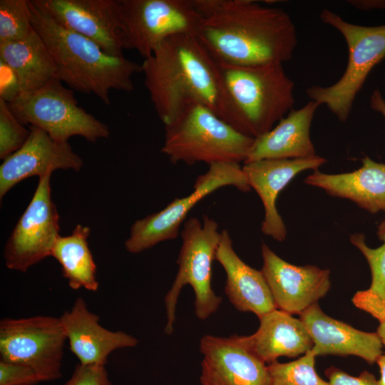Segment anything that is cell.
Returning <instances> with one entry per match:
<instances>
[{
  "mask_svg": "<svg viewBox=\"0 0 385 385\" xmlns=\"http://www.w3.org/2000/svg\"><path fill=\"white\" fill-rule=\"evenodd\" d=\"M51 174L38 178L28 207L5 245L7 268L21 272L48 256L59 237V215L51 198Z\"/></svg>",
  "mask_w": 385,
  "mask_h": 385,
  "instance_id": "7c38bea8",
  "label": "cell"
},
{
  "mask_svg": "<svg viewBox=\"0 0 385 385\" xmlns=\"http://www.w3.org/2000/svg\"><path fill=\"white\" fill-rule=\"evenodd\" d=\"M262 272L276 308L300 314L318 303L331 287L330 271L315 265L297 266L279 257L265 243L261 245Z\"/></svg>",
  "mask_w": 385,
  "mask_h": 385,
  "instance_id": "4fadbf2b",
  "label": "cell"
},
{
  "mask_svg": "<svg viewBox=\"0 0 385 385\" xmlns=\"http://www.w3.org/2000/svg\"><path fill=\"white\" fill-rule=\"evenodd\" d=\"M217 63L222 82V119L242 134L256 138L293 109L294 83L282 63Z\"/></svg>",
  "mask_w": 385,
  "mask_h": 385,
  "instance_id": "277c9868",
  "label": "cell"
},
{
  "mask_svg": "<svg viewBox=\"0 0 385 385\" xmlns=\"http://www.w3.org/2000/svg\"><path fill=\"white\" fill-rule=\"evenodd\" d=\"M0 61L15 71L22 93L36 91L57 78L56 63L34 29L24 39L0 43Z\"/></svg>",
  "mask_w": 385,
  "mask_h": 385,
  "instance_id": "cb8c5ba5",
  "label": "cell"
},
{
  "mask_svg": "<svg viewBox=\"0 0 385 385\" xmlns=\"http://www.w3.org/2000/svg\"><path fill=\"white\" fill-rule=\"evenodd\" d=\"M315 357L309 351L289 362L276 361L267 364V385H329L317 374Z\"/></svg>",
  "mask_w": 385,
  "mask_h": 385,
  "instance_id": "484cf974",
  "label": "cell"
},
{
  "mask_svg": "<svg viewBox=\"0 0 385 385\" xmlns=\"http://www.w3.org/2000/svg\"><path fill=\"white\" fill-rule=\"evenodd\" d=\"M326 162L324 158L315 155L306 158L263 159L244 163L242 168L248 185L256 191L263 204V234L279 242L285 240L286 226L276 206L279 194L297 174L307 170H317Z\"/></svg>",
  "mask_w": 385,
  "mask_h": 385,
  "instance_id": "e0dca14e",
  "label": "cell"
},
{
  "mask_svg": "<svg viewBox=\"0 0 385 385\" xmlns=\"http://www.w3.org/2000/svg\"><path fill=\"white\" fill-rule=\"evenodd\" d=\"M377 235L384 243L376 248L366 245L362 233L351 235L350 241L361 251L369 265L371 282L369 289L385 302V220L379 225Z\"/></svg>",
  "mask_w": 385,
  "mask_h": 385,
  "instance_id": "83f0119b",
  "label": "cell"
},
{
  "mask_svg": "<svg viewBox=\"0 0 385 385\" xmlns=\"http://www.w3.org/2000/svg\"><path fill=\"white\" fill-rule=\"evenodd\" d=\"M33 31L29 1L0 0V43L24 39Z\"/></svg>",
  "mask_w": 385,
  "mask_h": 385,
  "instance_id": "4316f807",
  "label": "cell"
},
{
  "mask_svg": "<svg viewBox=\"0 0 385 385\" xmlns=\"http://www.w3.org/2000/svg\"><path fill=\"white\" fill-rule=\"evenodd\" d=\"M180 235L178 272L165 297L164 332L168 335L174 330L178 299L184 286L190 285L194 291L195 314L200 320L215 313L222 300L213 291L211 282L212 264L221 239L217 222L207 215L202 216V221L190 217L185 222Z\"/></svg>",
  "mask_w": 385,
  "mask_h": 385,
  "instance_id": "8992f818",
  "label": "cell"
},
{
  "mask_svg": "<svg viewBox=\"0 0 385 385\" xmlns=\"http://www.w3.org/2000/svg\"><path fill=\"white\" fill-rule=\"evenodd\" d=\"M379 367L380 379L378 385H385V354H382L376 361Z\"/></svg>",
  "mask_w": 385,
  "mask_h": 385,
  "instance_id": "8d00e7d4",
  "label": "cell"
},
{
  "mask_svg": "<svg viewBox=\"0 0 385 385\" xmlns=\"http://www.w3.org/2000/svg\"><path fill=\"white\" fill-rule=\"evenodd\" d=\"M144 84L164 125L185 103L195 101L222 115V82L217 61L195 34L163 41L141 63Z\"/></svg>",
  "mask_w": 385,
  "mask_h": 385,
  "instance_id": "7a4b0ae2",
  "label": "cell"
},
{
  "mask_svg": "<svg viewBox=\"0 0 385 385\" xmlns=\"http://www.w3.org/2000/svg\"><path fill=\"white\" fill-rule=\"evenodd\" d=\"M91 230L77 225L71 235L57 239L51 256L60 264L63 277L73 289L84 288L95 292L99 284L96 265L88 243Z\"/></svg>",
  "mask_w": 385,
  "mask_h": 385,
  "instance_id": "d4e9b609",
  "label": "cell"
},
{
  "mask_svg": "<svg viewBox=\"0 0 385 385\" xmlns=\"http://www.w3.org/2000/svg\"><path fill=\"white\" fill-rule=\"evenodd\" d=\"M309 332L315 356L354 355L368 364L376 362L383 354V344L377 332L359 330L326 314L316 303L299 314Z\"/></svg>",
  "mask_w": 385,
  "mask_h": 385,
  "instance_id": "d6986e66",
  "label": "cell"
},
{
  "mask_svg": "<svg viewBox=\"0 0 385 385\" xmlns=\"http://www.w3.org/2000/svg\"><path fill=\"white\" fill-rule=\"evenodd\" d=\"M319 18L343 36L348 48V61L344 73L334 83L312 86L306 92L310 101L325 105L340 121L345 122L369 73L385 58V24L369 26L351 24L328 9L321 11Z\"/></svg>",
  "mask_w": 385,
  "mask_h": 385,
  "instance_id": "52a82bcc",
  "label": "cell"
},
{
  "mask_svg": "<svg viewBox=\"0 0 385 385\" xmlns=\"http://www.w3.org/2000/svg\"><path fill=\"white\" fill-rule=\"evenodd\" d=\"M329 385H378L374 376L366 371H362L359 376H353L344 371L331 366L325 370Z\"/></svg>",
  "mask_w": 385,
  "mask_h": 385,
  "instance_id": "836d02e7",
  "label": "cell"
},
{
  "mask_svg": "<svg viewBox=\"0 0 385 385\" xmlns=\"http://www.w3.org/2000/svg\"><path fill=\"white\" fill-rule=\"evenodd\" d=\"M29 135L30 129L18 120L8 103L0 98V158L4 160L19 150Z\"/></svg>",
  "mask_w": 385,
  "mask_h": 385,
  "instance_id": "f1b7e54d",
  "label": "cell"
},
{
  "mask_svg": "<svg viewBox=\"0 0 385 385\" xmlns=\"http://www.w3.org/2000/svg\"><path fill=\"white\" fill-rule=\"evenodd\" d=\"M361 161L362 166L350 173L327 174L315 170L304 183L348 199L371 213L385 211V163L367 156Z\"/></svg>",
  "mask_w": 385,
  "mask_h": 385,
  "instance_id": "603a6c76",
  "label": "cell"
},
{
  "mask_svg": "<svg viewBox=\"0 0 385 385\" xmlns=\"http://www.w3.org/2000/svg\"><path fill=\"white\" fill-rule=\"evenodd\" d=\"M8 104L22 124L39 128L57 141L78 135L94 143L110 135L108 126L81 107L74 91L57 78Z\"/></svg>",
  "mask_w": 385,
  "mask_h": 385,
  "instance_id": "ba28073f",
  "label": "cell"
},
{
  "mask_svg": "<svg viewBox=\"0 0 385 385\" xmlns=\"http://www.w3.org/2000/svg\"><path fill=\"white\" fill-rule=\"evenodd\" d=\"M63 385H113L108 377L105 366H76L70 379Z\"/></svg>",
  "mask_w": 385,
  "mask_h": 385,
  "instance_id": "4dcf8cb0",
  "label": "cell"
},
{
  "mask_svg": "<svg viewBox=\"0 0 385 385\" xmlns=\"http://www.w3.org/2000/svg\"><path fill=\"white\" fill-rule=\"evenodd\" d=\"M319 105L309 101L290 111L266 133L255 138L245 163L263 159H297L315 155L310 127Z\"/></svg>",
  "mask_w": 385,
  "mask_h": 385,
  "instance_id": "7402d4cb",
  "label": "cell"
},
{
  "mask_svg": "<svg viewBox=\"0 0 385 385\" xmlns=\"http://www.w3.org/2000/svg\"><path fill=\"white\" fill-rule=\"evenodd\" d=\"M66 341L59 317L38 315L0 322V360L29 366L43 381L62 376Z\"/></svg>",
  "mask_w": 385,
  "mask_h": 385,
  "instance_id": "8fae6325",
  "label": "cell"
},
{
  "mask_svg": "<svg viewBox=\"0 0 385 385\" xmlns=\"http://www.w3.org/2000/svg\"><path fill=\"white\" fill-rule=\"evenodd\" d=\"M259 319L260 326L254 334L235 337L265 364L276 361L280 356L297 357L312 349V339L299 318L275 309Z\"/></svg>",
  "mask_w": 385,
  "mask_h": 385,
  "instance_id": "44dd1931",
  "label": "cell"
},
{
  "mask_svg": "<svg viewBox=\"0 0 385 385\" xmlns=\"http://www.w3.org/2000/svg\"><path fill=\"white\" fill-rule=\"evenodd\" d=\"M370 106L375 111L380 113L385 118V99L379 89L374 90L372 93L370 98Z\"/></svg>",
  "mask_w": 385,
  "mask_h": 385,
  "instance_id": "d590c367",
  "label": "cell"
},
{
  "mask_svg": "<svg viewBox=\"0 0 385 385\" xmlns=\"http://www.w3.org/2000/svg\"><path fill=\"white\" fill-rule=\"evenodd\" d=\"M226 186H233L245 192L251 189L240 163L210 165L206 173L197 176L189 195L175 198L161 210L133 224L125 242L126 250L139 253L161 242L177 238L180 227L190 211L206 196Z\"/></svg>",
  "mask_w": 385,
  "mask_h": 385,
  "instance_id": "30bf717a",
  "label": "cell"
},
{
  "mask_svg": "<svg viewBox=\"0 0 385 385\" xmlns=\"http://www.w3.org/2000/svg\"><path fill=\"white\" fill-rule=\"evenodd\" d=\"M118 1L122 47L144 59L171 36L195 34L200 20L193 0Z\"/></svg>",
  "mask_w": 385,
  "mask_h": 385,
  "instance_id": "9c48e42d",
  "label": "cell"
},
{
  "mask_svg": "<svg viewBox=\"0 0 385 385\" xmlns=\"http://www.w3.org/2000/svg\"><path fill=\"white\" fill-rule=\"evenodd\" d=\"M21 93L16 73L9 66L0 61V98L9 103Z\"/></svg>",
  "mask_w": 385,
  "mask_h": 385,
  "instance_id": "1f68e13d",
  "label": "cell"
},
{
  "mask_svg": "<svg viewBox=\"0 0 385 385\" xmlns=\"http://www.w3.org/2000/svg\"><path fill=\"white\" fill-rule=\"evenodd\" d=\"M352 302L356 307L378 319L379 323L385 320V302L369 289L357 292Z\"/></svg>",
  "mask_w": 385,
  "mask_h": 385,
  "instance_id": "d6a6232c",
  "label": "cell"
},
{
  "mask_svg": "<svg viewBox=\"0 0 385 385\" xmlns=\"http://www.w3.org/2000/svg\"><path fill=\"white\" fill-rule=\"evenodd\" d=\"M215 260L225 272V292L236 309L260 318L277 309L262 271L249 266L237 255L227 230L221 231Z\"/></svg>",
  "mask_w": 385,
  "mask_h": 385,
  "instance_id": "ffe728a7",
  "label": "cell"
},
{
  "mask_svg": "<svg viewBox=\"0 0 385 385\" xmlns=\"http://www.w3.org/2000/svg\"><path fill=\"white\" fill-rule=\"evenodd\" d=\"M200 14L195 36L218 63H283L297 44L295 25L280 8L252 0H193Z\"/></svg>",
  "mask_w": 385,
  "mask_h": 385,
  "instance_id": "6da1fadb",
  "label": "cell"
},
{
  "mask_svg": "<svg viewBox=\"0 0 385 385\" xmlns=\"http://www.w3.org/2000/svg\"><path fill=\"white\" fill-rule=\"evenodd\" d=\"M41 376L29 366L0 360V385H36Z\"/></svg>",
  "mask_w": 385,
  "mask_h": 385,
  "instance_id": "f546056e",
  "label": "cell"
},
{
  "mask_svg": "<svg viewBox=\"0 0 385 385\" xmlns=\"http://www.w3.org/2000/svg\"><path fill=\"white\" fill-rule=\"evenodd\" d=\"M83 164L68 142L55 140L42 129L30 126L27 141L0 166V198L29 177L39 178L60 169L78 171Z\"/></svg>",
  "mask_w": 385,
  "mask_h": 385,
  "instance_id": "9a60e30c",
  "label": "cell"
},
{
  "mask_svg": "<svg viewBox=\"0 0 385 385\" xmlns=\"http://www.w3.org/2000/svg\"><path fill=\"white\" fill-rule=\"evenodd\" d=\"M376 332L379 336L383 345L385 346V320L383 322L380 323L379 326L377 328Z\"/></svg>",
  "mask_w": 385,
  "mask_h": 385,
  "instance_id": "74e56055",
  "label": "cell"
},
{
  "mask_svg": "<svg viewBox=\"0 0 385 385\" xmlns=\"http://www.w3.org/2000/svg\"><path fill=\"white\" fill-rule=\"evenodd\" d=\"M347 2L352 6L360 10H371L375 9H385V1L349 0Z\"/></svg>",
  "mask_w": 385,
  "mask_h": 385,
  "instance_id": "e575fe53",
  "label": "cell"
},
{
  "mask_svg": "<svg viewBox=\"0 0 385 385\" xmlns=\"http://www.w3.org/2000/svg\"><path fill=\"white\" fill-rule=\"evenodd\" d=\"M29 5L33 28L56 63L58 80L73 91L95 95L107 105L111 90L134 89L132 77L141 72V64L107 53L93 41L57 23L31 1Z\"/></svg>",
  "mask_w": 385,
  "mask_h": 385,
  "instance_id": "3957f363",
  "label": "cell"
},
{
  "mask_svg": "<svg viewBox=\"0 0 385 385\" xmlns=\"http://www.w3.org/2000/svg\"><path fill=\"white\" fill-rule=\"evenodd\" d=\"M71 351L85 365L106 366L108 356L119 349L135 347L138 339L122 331L102 327L100 317L78 297L69 310L59 317Z\"/></svg>",
  "mask_w": 385,
  "mask_h": 385,
  "instance_id": "ac0fdd59",
  "label": "cell"
},
{
  "mask_svg": "<svg viewBox=\"0 0 385 385\" xmlns=\"http://www.w3.org/2000/svg\"><path fill=\"white\" fill-rule=\"evenodd\" d=\"M201 385H267V364L249 351L235 337L205 335Z\"/></svg>",
  "mask_w": 385,
  "mask_h": 385,
  "instance_id": "2e32d148",
  "label": "cell"
},
{
  "mask_svg": "<svg viewBox=\"0 0 385 385\" xmlns=\"http://www.w3.org/2000/svg\"><path fill=\"white\" fill-rule=\"evenodd\" d=\"M57 23L98 44L105 52L123 56L118 0H31Z\"/></svg>",
  "mask_w": 385,
  "mask_h": 385,
  "instance_id": "5bb4252c",
  "label": "cell"
},
{
  "mask_svg": "<svg viewBox=\"0 0 385 385\" xmlns=\"http://www.w3.org/2000/svg\"><path fill=\"white\" fill-rule=\"evenodd\" d=\"M164 126L161 152L174 164L245 163L255 140L195 101L183 105Z\"/></svg>",
  "mask_w": 385,
  "mask_h": 385,
  "instance_id": "5b68a950",
  "label": "cell"
}]
</instances>
